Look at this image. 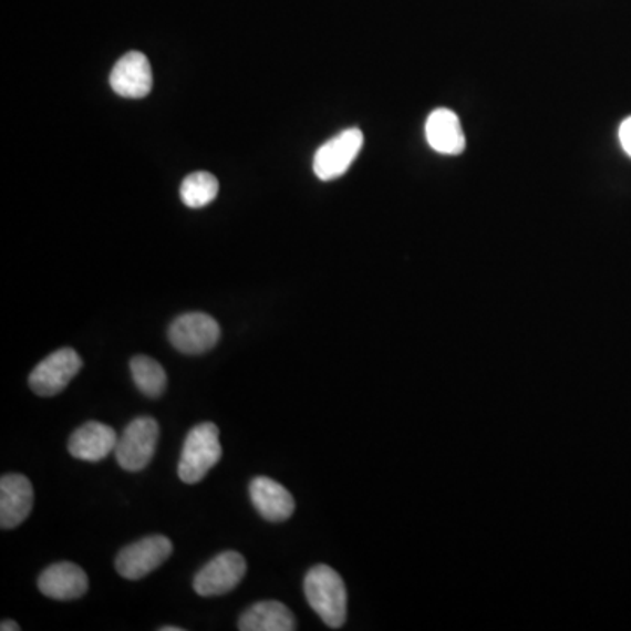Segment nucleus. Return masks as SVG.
<instances>
[{"mask_svg": "<svg viewBox=\"0 0 631 631\" xmlns=\"http://www.w3.org/2000/svg\"><path fill=\"white\" fill-rule=\"evenodd\" d=\"M118 434L110 425L89 421L69 438L68 449L74 458L83 462H101L116 449Z\"/></svg>", "mask_w": 631, "mask_h": 631, "instance_id": "nucleus-11", "label": "nucleus"}, {"mask_svg": "<svg viewBox=\"0 0 631 631\" xmlns=\"http://www.w3.org/2000/svg\"><path fill=\"white\" fill-rule=\"evenodd\" d=\"M38 586L44 597L53 600H76L89 591V577L76 563L60 561L39 576Z\"/></svg>", "mask_w": 631, "mask_h": 631, "instance_id": "nucleus-13", "label": "nucleus"}, {"mask_svg": "<svg viewBox=\"0 0 631 631\" xmlns=\"http://www.w3.org/2000/svg\"><path fill=\"white\" fill-rule=\"evenodd\" d=\"M303 593L316 614L323 619L329 628H341L348 618V591L342 577L327 567L316 565L306 573Z\"/></svg>", "mask_w": 631, "mask_h": 631, "instance_id": "nucleus-1", "label": "nucleus"}, {"mask_svg": "<svg viewBox=\"0 0 631 631\" xmlns=\"http://www.w3.org/2000/svg\"><path fill=\"white\" fill-rule=\"evenodd\" d=\"M219 430L215 423H200L189 430L177 465L179 479L186 484H197L209 474L210 468L221 459Z\"/></svg>", "mask_w": 631, "mask_h": 631, "instance_id": "nucleus-2", "label": "nucleus"}, {"mask_svg": "<svg viewBox=\"0 0 631 631\" xmlns=\"http://www.w3.org/2000/svg\"><path fill=\"white\" fill-rule=\"evenodd\" d=\"M425 134L430 147L441 155L458 156L465 152V146H467L458 114L446 107H438L430 113Z\"/></svg>", "mask_w": 631, "mask_h": 631, "instance_id": "nucleus-14", "label": "nucleus"}, {"mask_svg": "<svg viewBox=\"0 0 631 631\" xmlns=\"http://www.w3.org/2000/svg\"><path fill=\"white\" fill-rule=\"evenodd\" d=\"M158 438L161 426L155 417H135L131 425L123 430L114 449L120 467L126 472L144 470L155 456Z\"/></svg>", "mask_w": 631, "mask_h": 631, "instance_id": "nucleus-3", "label": "nucleus"}, {"mask_svg": "<svg viewBox=\"0 0 631 631\" xmlns=\"http://www.w3.org/2000/svg\"><path fill=\"white\" fill-rule=\"evenodd\" d=\"M161 631H183V628L177 627H162Z\"/></svg>", "mask_w": 631, "mask_h": 631, "instance_id": "nucleus-20", "label": "nucleus"}, {"mask_svg": "<svg viewBox=\"0 0 631 631\" xmlns=\"http://www.w3.org/2000/svg\"><path fill=\"white\" fill-rule=\"evenodd\" d=\"M110 84L113 92L123 99H144L149 95L153 86V72L149 60L139 53L131 51L116 62L111 71Z\"/></svg>", "mask_w": 631, "mask_h": 631, "instance_id": "nucleus-9", "label": "nucleus"}, {"mask_svg": "<svg viewBox=\"0 0 631 631\" xmlns=\"http://www.w3.org/2000/svg\"><path fill=\"white\" fill-rule=\"evenodd\" d=\"M0 630L20 631V624L14 623V621H2V624H0Z\"/></svg>", "mask_w": 631, "mask_h": 631, "instance_id": "nucleus-19", "label": "nucleus"}, {"mask_svg": "<svg viewBox=\"0 0 631 631\" xmlns=\"http://www.w3.org/2000/svg\"><path fill=\"white\" fill-rule=\"evenodd\" d=\"M34 507V488L29 477L6 474L0 479V528L13 530L29 518Z\"/></svg>", "mask_w": 631, "mask_h": 631, "instance_id": "nucleus-10", "label": "nucleus"}, {"mask_svg": "<svg viewBox=\"0 0 631 631\" xmlns=\"http://www.w3.org/2000/svg\"><path fill=\"white\" fill-rule=\"evenodd\" d=\"M170 555H173V542L167 537L164 535L144 537L131 546L123 547L116 556V572L128 581H139L147 573L155 572Z\"/></svg>", "mask_w": 631, "mask_h": 631, "instance_id": "nucleus-5", "label": "nucleus"}, {"mask_svg": "<svg viewBox=\"0 0 631 631\" xmlns=\"http://www.w3.org/2000/svg\"><path fill=\"white\" fill-rule=\"evenodd\" d=\"M619 143L623 146L624 153L631 158V116H628L619 126Z\"/></svg>", "mask_w": 631, "mask_h": 631, "instance_id": "nucleus-18", "label": "nucleus"}, {"mask_svg": "<svg viewBox=\"0 0 631 631\" xmlns=\"http://www.w3.org/2000/svg\"><path fill=\"white\" fill-rule=\"evenodd\" d=\"M363 147V132L360 128H345L327 141L316 152L312 168L321 182H333L344 176Z\"/></svg>", "mask_w": 631, "mask_h": 631, "instance_id": "nucleus-6", "label": "nucleus"}, {"mask_svg": "<svg viewBox=\"0 0 631 631\" xmlns=\"http://www.w3.org/2000/svg\"><path fill=\"white\" fill-rule=\"evenodd\" d=\"M81 366L80 354L72 348H62L35 366L29 377L30 390L39 396L59 395L80 374Z\"/></svg>", "mask_w": 631, "mask_h": 631, "instance_id": "nucleus-7", "label": "nucleus"}, {"mask_svg": "<svg viewBox=\"0 0 631 631\" xmlns=\"http://www.w3.org/2000/svg\"><path fill=\"white\" fill-rule=\"evenodd\" d=\"M294 618L285 603L258 602L240 616V631H293Z\"/></svg>", "mask_w": 631, "mask_h": 631, "instance_id": "nucleus-15", "label": "nucleus"}, {"mask_svg": "<svg viewBox=\"0 0 631 631\" xmlns=\"http://www.w3.org/2000/svg\"><path fill=\"white\" fill-rule=\"evenodd\" d=\"M221 337L218 321L206 312H186L168 329V341L179 353L197 356L218 344Z\"/></svg>", "mask_w": 631, "mask_h": 631, "instance_id": "nucleus-4", "label": "nucleus"}, {"mask_svg": "<svg viewBox=\"0 0 631 631\" xmlns=\"http://www.w3.org/2000/svg\"><path fill=\"white\" fill-rule=\"evenodd\" d=\"M249 497L255 509L267 521L282 523L293 516V495L270 477H255L249 484Z\"/></svg>", "mask_w": 631, "mask_h": 631, "instance_id": "nucleus-12", "label": "nucleus"}, {"mask_svg": "<svg viewBox=\"0 0 631 631\" xmlns=\"http://www.w3.org/2000/svg\"><path fill=\"white\" fill-rule=\"evenodd\" d=\"M248 565L240 552H221L198 570L194 579V589L200 597H221L240 585Z\"/></svg>", "mask_w": 631, "mask_h": 631, "instance_id": "nucleus-8", "label": "nucleus"}, {"mask_svg": "<svg viewBox=\"0 0 631 631\" xmlns=\"http://www.w3.org/2000/svg\"><path fill=\"white\" fill-rule=\"evenodd\" d=\"M132 379L135 386L147 399H161L167 390V374L164 366L152 356H134L131 360Z\"/></svg>", "mask_w": 631, "mask_h": 631, "instance_id": "nucleus-16", "label": "nucleus"}, {"mask_svg": "<svg viewBox=\"0 0 631 631\" xmlns=\"http://www.w3.org/2000/svg\"><path fill=\"white\" fill-rule=\"evenodd\" d=\"M219 183L210 173H194L185 177L182 183V200L185 206L192 209L209 206L216 197H218Z\"/></svg>", "mask_w": 631, "mask_h": 631, "instance_id": "nucleus-17", "label": "nucleus"}]
</instances>
